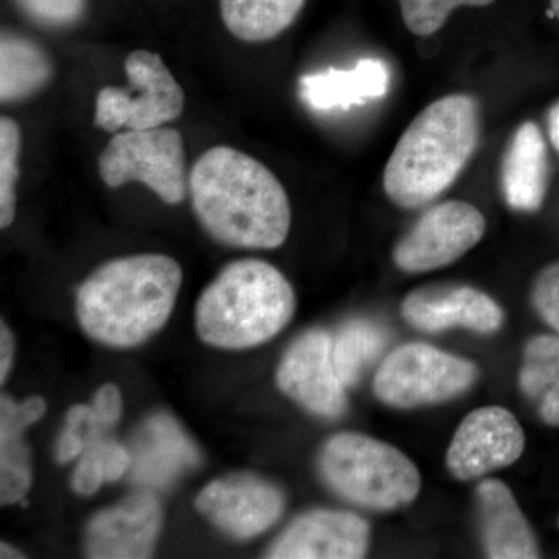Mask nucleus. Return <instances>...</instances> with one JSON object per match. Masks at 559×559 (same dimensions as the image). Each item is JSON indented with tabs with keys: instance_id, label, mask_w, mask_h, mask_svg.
<instances>
[{
	"instance_id": "f257e3e1",
	"label": "nucleus",
	"mask_w": 559,
	"mask_h": 559,
	"mask_svg": "<svg viewBox=\"0 0 559 559\" xmlns=\"http://www.w3.org/2000/svg\"><path fill=\"white\" fill-rule=\"evenodd\" d=\"M191 207L210 237L246 249H277L288 238L290 204L277 176L255 157L213 146L190 171Z\"/></svg>"
},
{
	"instance_id": "f03ea898",
	"label": "nucleus",
	"mask_w": 559,
	"mask_h": 559,
	"mask_svg": "<svg viewBox=\"0 0 559 559\" xmlns=\"http://www.w3.org/2000/svg\"><path fill=\"white\" fill-rule=\"evenodd\" d=\"M182 270L160 253L123 257L92 272L76 294V316L91 340L108 347L143 344L170 319Z\"/></svg>"
},
{
	"instance_id": "7ed1b4c3",
	"label": "nucleus",
	"mask_w": 559,
	"mask_h": 559,
	"mask_svg": "<svg viewBox=\"0 0 559 559\" xmlns=\"http://www.w3.org/2000/svg\"><path fill=\"white\" fill-rule=\"evenodd\" d=\"M479 105L452 94L430 103L415 117L390 154L384 191L403 209L437 200L466 167L479 145Z\"/></svg>"
},
{
	"instance_id": "20e7f679",
	"label": "nucleus",
	"mask_w": 559,
	"mask_h": 559,
	"mask_svg": "<svg viewBox=\"0 0 559 559\" xmlns=\"http://www.w3.org/2000/svg\"><path fill=\"white\" fill-rule=\"evenodd\" d=\"M296 312V294L285 275L266 261L227 264L201 294L197 331L205 344L226 349L274 340Z\"/></svg>"
},
{
	"instance_id": "39448f33",
	"label": "nucleus",
	"mask_w": 559,
	"mask_h": 559,
	"mask_svg": "<svg viewBox=\"0 0 559 559\" xmlns=\"http://www.w3.org/2000/svg\"><path fill=\"white\" fill-rule=\"evenodd\" d=\"M319 471L336 495L367 510L403 509L421 488L419 471L406 454L362 433L331 437L320 451Z\"/></svg>"
},
{
	"instance_id": "423d86ee",
	"label": "nucleus",
	"mask_w": 559,
	"mask_h": 559,
	"mask_svg": "<svg viewBox=\"0 0 559 559\" xmlns=\"http://www.w3.org/2000/svg\"><path fill=\"white\" fill-rule=\"evenodd\" d=\"M98 171L110 189L140 182L168 205L190 191L182 134L173 128L117 132L98 157Z\"/></svg>"
},
{
	"instance_id": "0eeeda50",
	"label": "nucleus",
	"mask_w": 559,
	"mask_h": 559,
	"mask_svg": "<svg viewBox=\"0 0 559 559\" xmlns=\"http://www.w3.org/2000/svg\"><path fill=\"white\" fill-rule=\"evenodd\" d=\"M128 86L103 87L95 98L94 124L108 132L151 130L179 119L186 95L160 55L131 51L124 61Z\"/></svg>"
},
{
	"instance_id": "6e6552de",
	"label": "nucleus",
	"mask_w": 559,
	"mask_h": 559,
	"mask_svg": "<svg viewBox=\"0 0 559 559\" xmlns=\"http://www.w3.org/2000/svg\"><path fill=\"white\" fill-rule=\"evenodd\" d=\"M477 378L476 364L417 342L401 345L382 360L373 390L388 406L412 409L457 399Z\"/></svg>"
},
{
	"instance_id": "1a4fd4ad",
	"label": "nucleus",
	"mask_w": 559,
	"mask_h": 559,
	"mask_svg": "<svg viewBox=\"0 0 559 559\" xmlns=\"http://www.w3.org/2000/svg\"><path fill=\"white\" fill-rule=\"evenodd\" d=\"M487 230L480 210L463 201L433 205L415 223L393 249L401 271L421 274L450 266L474 246Z\"/></svg>"
},
{
	"instance_id": "9d476101",
	"label": "nucleus",
	"mask_w": 559,
	"mask_h": 559,
	"mask_svg": "<svg viewBox=\"0 0 559 559\" xmlns=\"http://www.w3.org/2000/svg\"><path fill=\"white\" fill-rule=\"evenodd\" d=\"M525 433L506 407H480L466 415L455 430L447 454V466L459 480H473L521 459Z\"/></svg>"
},
{
	"instance_id": "9b49d317",
	"label": "nucleus",
	"mask_w": 559,
	"mask_h": 559,
	"mask_svg": "<svg viewBox=\"0 0 559 559\" xmlns=\"http://www.w3.org/2000/svg\"><path fill=\"white\" fill-rule=\"evenodd\" d=\"M194 506L227 535L250 539L277 524L286 500L277 485L250 474H234L210 481Z\"/></svg>"
},
{
	"instance_id": "f8f14e48",
	"label": "nucleus",
	"mask_w": 559,
	"mask_h": 559,
	"mask_svg": "<svg viewBox=\"0 0 559 559\" xmlns=\"http://www.w3.org/2000/svg\"><path fill=\"white\" fill-rule=\"evenodd\" d=\"M277 385L319 417L340 418L347 411V388L334 369L326 331H308L290 345L278 366Z\"/></svg>"
},
{
	"instance_id": "ddd939ff",
	"label": "nucleus",
	"mask_w": 559,
	"mask_h": 559,
	"mask_svg": "<svg viewBox=\"0 0 559 559\" xmlns=\"http://www.w3.org/2000/svg\"><path fill=\"white\" fill-rule=\"evenodd\" d=\"M164 522L159 499L135 492L92 518L84 549L94 559H143L153 555Z\"/></svg>"
},
{
	"instance_id": "4468645a",
	"label": "nucleus",
	"mask_w": 559,
	"mask_h": 559,
	"mask_svg": "<svg viewBox=\"0 0 559 559\" xmlns=\"http://www.w3.org/2000/svg\"><path fill=\"white\" fill-rule=\"evenodd\" d=\"M370 546V527L355 513L314 510L301 514L267 550L272 559H358Z\"/></svg>"
},
{
	"instance_id": "2eb2a0df",
	"label": "nucleus",
	"mask_w": 559,
	"mask_h": 559,
	"mask_svg": "<svg viewBox=\"0 0 559 559\" xmlns=\"http://www.w3.org/2000/svg\"><path fill=\"white\" fill-rule=\"evenodd\" d=\"M409 325L426 333L465 329L491 334L503 323L502 308L481 290L466 285L425 286L401 305Z\"/></svg>"
},
{
	"instance_id": "dca6fc26",
	"label": "nucleus",
	"mask_w": 559,
	"mask_h": 559,
	"mask_svg": "<svg viewBox=\"0 0 559 559\" xmlns=\"http://www.w3.org/2000/svg\"><path fill=\"white\" fill-rule=\"evenodd\" d=\"M130 479L140 487L164 488L200 465L201 454L175 418L151 415L131 439Z\"/></svg>"
},
{
	"instance_id": "f3484780",
	"label": "nucleus",
	"mask_w": 559,
	"mask_h": 559,
	"mask_svg": "<svg viewBox=\"0 0 559 559\" xmlns=\"http://www.w3.org/2000/svg\"><path fill=\"white\" fill-rule=\"evenodd\" d=\"M481 544L492 559L540 557L538 539L513 492L500 480H481L476 489Z\"/></svg>"
},
{
	"instance_id": "a211bd4d",
	"label": "nucleus",
	"mask_w": 559,
	"mask_h": 559,
	"mask_svg": "<svg viewBox=\"0 0 559 559\" xmlns=\"http://www.w3.org/2000/svg\"><path fill=\"white\" fill-rule=\"evenodd\" d=\"M40 396L16 403L10 396L0 399V502H20L32 487V451L24 432L46 414Z\"/></svg>"
},
{
	"instance_id": "6ab92c4d",
	"label": "nucleus",
	"mask_w": 559,
	"mask_h": 559,
	"mask_svg": "<svg viewBox=\"0 0 559 559\" xmlns=\"http://www.w3.org/2000/svg\"><path fill=\"white\" fill-rule=\"evenodd\" d=\"M549 159L538 124L525 121L509 143L502 162V191L518 212H536L546 198Z\"/></svg>"
},
{
	"instance_id": "aec40b11",
	"label": "nucleus",
	"mask_w": 559,
	"mask_h": 559,
	"mask_svg": "<svg viewBox=\"0 0 559 559\" xmlns=\"http://www.w3.org/2000/svg\"><path fill=\"white\" fill-rule=\"evenodd\" d=\"M389 83L388 66L364 58L353 69H329L301 76L300 95L316 110H347L384 97Z\"/></svg>"
},
{
	"instance_id": "412c9836",
	"label": "nucleus",
	"mask_w": 559,
	"mask_h": 559,
	"mask_svg": "<svg viewBox=\"0 0 559 559\" xmlns=\"http://www.w3.org/2000/svg\"><path fill=\"white\" fill-rule=\"evenodd\" d=\"M47 51L35 40L2 33L0 40V100L13 103L38 94L53 79Z\"/></svg>"
},
{
	"instance_id": "4be33fe9",
	"label": "nucleus",
	"mask_w": 559,
	"mask_h": 559,
	"mask_svg": "<svg viewBox=\"0 0 559 559\" xmlns=\"http://www.w3.org/2000/svg\"><path fill=\"white\" fill-rule=\"evenodd\" d=\"M520 389L539 418L559 428V334H539L525 344Z\"/></svg>"
},
{
	"instance_id": "5701e85b",
	"label": "nucleus",
	"mask_w": 559,
	"mask_h": 559,
	"mask_svg": "<svg viewBox=\"0 0 559 559\" xmlns=\"http://www.w3.org/2000/svg\"><path fill=\"white\" fill-rule=\"evenodd\" d=\"M307 0H219L227 31L245 43L277 38L299 17Z\"/></svg>"
},
{
	"instance_id": "b1692460",
	"label": "nucleus",
	"mask_w": 559,
	"mask_h": 559,
	"mask_svg": "<svg viewBox=\"0 0 559 559\" xmlns=\"http://www.w3.org/2000/svg\"><path fill=\"white\" fill-rule=\"evenodd\" d=\"M388 344V331L370 320H349L331 337V358L345 388L359 384Z\"/></svg>"
},
{
	"instance_id": "393cba45",
	"label": "nucleus",
	"mask_w": 559,
	"mask_h": 559,
	"mask_svg": "<svg viewBox=\"0 0 559 559\" xmlns=\"http://www.w3.org/2000/svg\"><path fill=\"white\" fill-rule=\"evenodd\" d=\"M131 454L119 441L106 436L97 437L84 448L79 465L72 474V488L79 495L91 496L105 481L121 479L130 471Z\"/></svg>"
},
{
	"instance_id": "a878e982",
	"label": "nucleus",
	"mask_w": 559,
	"mask_h": 559,
	"mask_svg": "<svg viewBox=\"0 0 559 559\" xmlns=\"http://www.w3.org/2000/svg\"><path fill=\"white\" fill-rule=\"evenodd\" d=\"M21 128L10 117L0 119V227L7 229L16 216L20 179Z\"/></svg>"
},
{
	"instance_id": "bb28decb",
	"label": "nucleus",
	"mask_w": 559,
	"mask_h": 559,
	"mask_svg": "<svg viewBox=\"0 0 559 559\" xmlns=\"http://www.w3.org/2000/svg\"><path fill=\"white\" fill-rule=\"evenodd\" d=\"M496 0H400L404 24L414 35L430 36L443 28L460 7H488Z\"/></svg>"
},
{
	"instance_id": "cd10ccee",
	"label": "nucleus",
	"mask_w": 559,
	"mask_h": 559,
	"mask_svg": "<svg viewBox=\"0 0 559 559\" xmlns=\"http://www.w3.org/2000/svg\"><path fill=\"white\" fill-rule=\"evenodd\" d=\"M16 3L33 21L53 28L76 24L86 9V0H16Z\"/></svg>"
},
{
	"instance_id": "c85d7f7f",
	"label": "nucleus",
	"mask_w": 559,
	"mask_h": 559,
	"mask_svg": "<svg viewBox=\"0 0 559 559\" xmlns=\"http://www.w3.org/2000/svg\"><path fill=\"white\" fill-rule=\"evenodd\" d=\"M532 304L540 319L559 334V261L539 272L533 283Z\"/></svg>"
},
{
	"instance_id": "c756f323",
	"label": "nucleus",
	"mask_w": 559,
	"mask_h": 559,
	"mask_svg": "<svg viewBox=\"0 0 559 559\" xmlns=\"http://www.w3.org/2000/svg\"><path fill=\"white\" fill-rule=\"evenodd\" d=\"M94 411L106 426L114 428L120 421L123 411L120 390L114 384H105L98 389L95 393Z\"/></svg>"
},
{
	"instance_id": "7c9ffc66",
	"label": "nucleus",
	"mask_w": 559,
	"mask_h": 559,
	"mask_svg": "<svg viewBox=\"0 0 559 559\" xmlns=\"http://www.w3.org/2000/svg\"><path fill=\"white\" fill-rule=\"evenodd\" d=\"M14 349H16V344H14L13 333L2 320L0 323V382L2 384H5L11 367H13Z\"/></svg>"
},
{
	"instance_id": "2f4dec72",
	"label": "nucleus",
	"mask_w": 559,
	"mask_h": 559,
	"mask_svg": "<svg viewBox=\"0 0 559 559\" xmlns=\"http://www.w3.org/2000/svg\"><path fill=\"white\" fill-rule=\"evenodd\" d=\"M549 134L551 143L559 153V103L549 112Z\"/></svg>"
},
{
	"instance_id": "473e14b6",
	"label": "nucleus",
	"mask_w": 559,
	"mask_h": 559,
	"mask_svg": "<svg viewBox=\"0 0 559 559\" xmlns=\"http://www.w3.org/2000/svg\"><path fill=\"white\" fill-rule=\"evenodd\" d=\"M0 558L10 559V558H24V555L21 554L20 550L13 549L10 544L2 543L0 544Z\"/></svg>"
},
{
	"instance_id": "72a5a7b5",
	"label": "nucleus",
	"mask_w": 559,
	"mask_h": 559,
	"mask_svg": "<svg viewBox=\"0 0 559 559\" xmlns=\"http://www.w3.org/2000/svg\"><path fill=\"white\" fill-rule=\"evenodd\" d=\"M551 14L559 20V0H550Z\"/></svg>"
},
{
	"instance_id": "f704fd0d",
	"label": "nucleus",
	"mask_w": 559,
	"mask_h": 559,
	"mask_svg": "<svg viewBox=\"0 0 559 559\" xmlns=\"http://www.w3.org/2000/svg\"><path fill=\"white\" fill-rule=\"evenodd\" d=\"M558 528H559V516H558Z\"/></svg>"
}]
</instances>
